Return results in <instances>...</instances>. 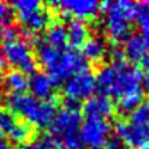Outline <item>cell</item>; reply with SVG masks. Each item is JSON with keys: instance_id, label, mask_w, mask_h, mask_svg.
<instances>
[{"instance_id": "obj_1", "label": "cell", "mask_w": 149, "mask_h": 149, "mask_svg": "<svg viewBox=\"0 0 149 149\" xmlns=\"http://www.w3.org/2000/svg\"><path fill=\"white\" fill-rule=\"evenodd\" d=\"M97 88L108 98H117L142 90V73L126 59H113L100 68L95 76Z\"/></svg>"}, {"instance_id": "obj_2", "label": "cell", "mask_w": 149, "mask_h": 149, "mask_svg": "<svg viewBox=\"0 0 149 149\" xmlns=\"http://www.w3.org/2000/svg\"><path fill=\"white\" fill-rule=\"evenodd\" d=\"M36 58L55 83L69 79L73 73L86 66L81 54L76 50L54 48L43 40L37 44Z\"/></svg>"}, {"instance_id": "obj_3", "label": "cell", "mask_w": 149, "mask_h": 149, "mask_svg": "<svg viewBox=\"0 0 149 149\" xmlns=\"http://www.w3.org/2000/svg\"><path fill=\"white\" fill-rule=\"evenodd\" d=\"M138 3L128 0L108 1L102 6V28L112 42L122 43L131 36L133 21L137 18Z\"/></svg>"}, {"instance_id": "obj_4", "label": "cell", "mask_w": 149, "mask_h": 149, "mask_svg": "<svg viewBox=\"0 0 149 149\" xmlns=\"http://www.w3.org/2000/svg\"><path fill=\"white\" fill-rule=\"evenodd\" d=\"M8 111L21 116L26 124H32L37 128L50 127L57 113V105L53 100L42 101L32 94H10L7 98Z\"/></svg>"}, {"instance_id": "obj_5", "label": "cell", "mask_w": 149, "mask_h": 149, "mask_svg": "<svg viewBox=\"0 0 149 149\" xmlns=\"http://www.w3.org/2000/svg\"><path fill=\"white\" fill-rule=\"evenodd\" d=\"M117 139L127 148H141L149 144V102H142L135 108L127 122L116 126Z\"/></svg>"}, {"instance_id": "obj_6", "label": "cell", "mask_w": 149, "mask_h": 149, "mask_svg": "<svg viewBox=\"0 0 149 149\" xmlns=\"http://www.w3.org/2000/svg\"><path fill=\"white\" fill-rule=\"evenodd\" d=\"M81 126V113L74 105H66L57 111L54 120L50 124V133L54 144H62L79 138Z\"/></svg>"}, {"instance_id": "obj_7", "label": "cell", "mask_w": 149, "mask_h": 149, "mask_svg": "<svg viewBox=\"0 0 149 149\" xmlns=\"http://www.w3.org/2000/svg\"><path fill=\"white\" fill-rule=\"evenodd\" d=\"M6 64H8L14 70L22 73H33L36 68V55L31 44L21 37L7 39L3 44Z\"/></svg>"}, {"instance_id": "obj_8", "label": "cell", "mask_w": 149, "mask_h": 149, "mask_svg": "<svg viewBox=\"0 0 149 149\" xmlns=\"http://www.w3.org/2000/svg\"><path fill=\"white\" fill-rule=\"evenodd\" d=\"M11 8L17 14L19 24L31 33L46 29L51 21L50 11L37 0H18L13 3Z\"/></svg>"}, {"instance_id": "obj_9", "label": "cell", "mask_w": 149, "mask_h": 149, "mask_svg": "<svg viewBox=\"0 0 149 149\" xmlns=\"http://www.w3.org/2000/svg\"><path fill=\"white\" fill-rule=\"evenodd\" d=\"M95 90V76L93 74L90 68L84 66L72 74L69 79L65 80L62 94L65 100L69 102V105H74L77 102L87 101L88 98H91Z\"/></svg>"}, {"instance_id": "obj_10", "label": "cell", "mask_w": 149, "mask_h": 149, "mask_svg": "<svg viewBox=\"0 0 149 149\" xmlns=\"http://www.w3.org/2000/svg\"><path fill=\"white\" fill-rule=\"evenodd\" d=\"M112 127L108 120L102 119H90L87 117L81 122L79 130V139L83 146L90 149H102L111 139Z\"/></svg>"}, {"instance_id": "obj_11", "label": "cell", "mask_w": 149, "mask_h": 149, "mask_svg": "<svg viewBox=\"0 0 149 149\" xmlns=\"http://www.w3.org/2000/svg\"><path fill=\"white\" fill-rule=\"evenodd\" d=\"M53 6L65 15L73 17L77 21L93 19L100 13L101 4L95 0H62L54 1Z\"/></svg>"}, {"instance_id": "obj_12", "label": "cell", "mask_w": 149, "mask_h": 149, "mask_svg": "<svg viewBox=\"0 0 149 149\" xmlns=\"http://www.w3.org/2000/svg\"><path fill=\"white\" fill-rule=\"evenodd\" d=\"M0 134L10 138L13 142L24 144L31 135V128L8 109H0Z\"/></svg>"}, {"instance_id": "obj_13", "label": "cell", "mask_w": 149, "mask_h": 149, "mask_svg": "<svg viewBox=\"0 0 149 149\" xmlns=\"http://www.w3.org/2000/svg\"><path fill=\"white\" fill-rule=\"evenodd\" d=\"M83 111H84L86 116L90 117V119L108 120L115 112V104L111 98L102 95V94L93 95L86 101Z\"/></svg>"}, {"instance_id": "obj_14", "label": "cell", "mask_w": 149, "mask_h": 149, "mask_svg": "<svg viewBox=\"0 0 149 149\" xmlns=\"http://www.w3.org/2000/svg\"><path fill=\"white\" fill-rule=\"evenodd\" d=\"M55 81H54L46 72H33L29 79V87L32 91V95L37 100L47 101L51 100L55 91Z\"/></svg>"}, {"instance_id": "obj_15", "label": "cell", "mask_w": 149, "mask_h": 149, "mask_svg": "<svg viewBox=\"0 0 149 149\" xmlns=\"http://www.w3.org/2000/svg\"><path fill=\"white\" fill-rule=\"evenodd\" d=\"M108 53V46L101 36H90L81 46V57L90 62H101Z\"/></svg>"}, {"instance_id": "obj_16", "label": "cell", "mask_w": 149, "mask_h": 149, "mask_svg": "<svg viewBox=\"0 0 149 149\" xmlns=\"http://www.w3.org/2000/svg\"><path fill=\"white\" fill-rule=\"evenodd\" d=\"M149 48V42L141 35H131L124 42L123 54L133 62H141Z\"/></svg>"}, {"instance_id": "obj_17", "label": "cell", "mask_w": 149, "mask_h": 149, "mask_svg": "<svg viewBox=\"0 0 149 149\" xmlns=\"http://www.w3.org/2000/svg\"><path fill=\"white\" fill-rule=\"evenodd\" d=\"M66 35H68V44H70L72 47H81L90 37V31L86 22L73 19L66 26Z\"/></svg>"}, {"instance_id": "obj_18", "label": "cell", "mask_w": 149, "mask_h": 149, "mask_svg": "<svg viewBox=\"0 0 149 149\" xmlns=\"http://www.w3.org/2000/svg\"><path fill=\"white\" fill-rule=\"evenodd\" d=\"M43 42L54 48H68V35H66V26L61 24H55L50 26L46 32V36Z\"/></svg>"}, {"instance_id": "obj_19", "label": "cell", "mask_w": 149, "mask_h": 149, "mask_svg": "<svg viewBox=\"0 0 149 149\" xmlns=\"http://www.w3.org/2000/svg\"><path fill=\"white\" fill-rule=\"evenodd\" d=\"M4 84L6 88L11 91V94H21V93H25V90L29 87V79L22 72L11 70L10 73L6 74Z\"/></svg>"}, {"instance_id": "obj_20", "label": "cell", "mask_w": 149, "mask_h": 149, "mask_svg": "<svg viewBox=\"0 0 149 149\" xmlns=\"http://www.w3.org/2000/svg\"><path fill=\"white\" fill-rule=\"evenodd\" d=\"M137 24H138L139 35L149 42V3L142 1L138 3V13H137Z\"/></svg>"}, {"instance_id": "obj_21", "label": "cell", "mask_w": 149, "mask_h": 149, "mask_svg": "<svg viewBox=\"0 0 149 149\" xmlns=\"http://www.w3.org/2000/svg\"><path fill=\"white\" fill-rule=\"evenodd\" d=\"M142 97H144L142 90L122 97L119 100V109L122 112H133L135 108H138L142 104Z\"/></svg>"}, {"instance_id": "obj_22", "label": "cell", "mask_w": 149, "mask_h": 149, "mask_svg": "<svg viewBox=\"0 0 149 149\" xmlns=\"http://www.w3.org/2000/svg\"><path fill=\"white\" fill-rule=\"evenodd\" d=\"M54 141L48 137H37L25 142L24 149H54Z\"/></svg>"}, {"instance_id": "obj_23", "label": "cell", "mask_w": 149, "mask_h": 149, "mask_svg": "<svg viewBox=\"0 0 149 149\" xmlns=\"http://www.w3.org/2000/svg\"><path fill=\"white\" fill-rule=\"evenodd\" d=\"M57 149H83V144L80 142V139H72V141H68V142H62V144H58V148Z\"/></svg>"}, {"instance_id": "obj_24", "label": "cell", "mask_w": 149, "mask_h": 149, "mask_svg": "<svg viewBox=\"0 0 149 149\" xmlns=\"http://www.w3.org/2000/svg\"><path fill=\"white\" fill-rule=\"evenodd\" d=\"M102 149H124V145H123L117 138H111Z\"/></svg>"}, {"instance_id": "obj_25", "label": "cell", "mask_w": 149, "mask_h": 149, "mask_svg": "<svg viewBox=\"0 0 149 149\" xmlns=\"http://www.w3.org/2000/svg\"><path fill=\"white\" fill-rule=\"evenodd\" d=\"M142 87L149 93V70L142 76Z\"/></svg>"}, {"instance_id": "obj_26", "label": "cell", "mask_w": 149, "mask_h": 149, "mask_svg": "<svg viewBox=\"0 0 149 149\" xmlns=\"http://www.w3.org/2000/svg\"><path fill=\"white\" fill-rule=\"evenodd\" d=\"M141 64H142V66H144L146 70H149V48L148 51H146V54L144 55V58L141 59Z\"/></svg>"}, {"instance_id": "obj_27", "label": "cell", "mask_w": 149, "mask_h": 149, "mask_svg": "<svg viewBox=\"0 0 149 149\" xmlns=\"http://www.w3.org/2000/svg\"><path fill=\"white\" fill-rule=\"evenodd\" d=\"M4 65H6V61H4V54H3V47L0 46V69H1Z\"/></svg>"}, {"instance_id": "obj_28", "label": "cell", "mask_w": 149, "mask_h": 149, "mask_svg": "<svg viewBox=\"0 0 149 149\" xmlns=\"http://www.w3.org/2000/svg\"><path fill=\"white\" fill-rule=\"evenodd\" d=\"M0 149H13V148H11L10 144H7V142H4V141H1V142H0Z\"/></svg>"}, {"instance_id": "obj_29", "label": "cell", "mask_w": 149, "mask_h": 149, "mask_svg": "<svg viewBox=\"0 0 149 149\" xmlns=\"http://www.w3.org/2000/svg\"><path fill=\"white\" fill-rule=\"evenodd\" d=\"M8 26H6V25H3L1 22H0V37H3V35H4V31L7 29Z\"/></svg>"}, {"instance_id": "obj_30", "label": "cell", "mask_w": 149, "mask_h": 149, "mask_svg": "<svg viewBox=\"0 0 149 149\" xmlns=\"http://www.w3.org/2000/svg\"><path fill=\"white\" fill-rule=\"evenodd\" d=\"M139 149H149V144H146V145H144V146H141Z\"/></svg>"}, {"instance_id": "obj_31", "label": "cell", "mask_w": 149, "mask_h": 149, "mask_svg": "<svg viewBox=\"0 0 149 149\" xmlns=\"http://www.w3.org/2000/svg\"><path fill=\"white\" fill-rule=\"evenodd\" d=\"M1 141H3V135L0 134V142H1Z\"/></svg>"}]
</instances>
